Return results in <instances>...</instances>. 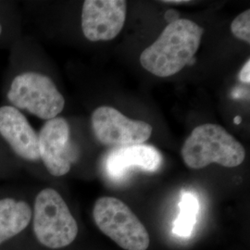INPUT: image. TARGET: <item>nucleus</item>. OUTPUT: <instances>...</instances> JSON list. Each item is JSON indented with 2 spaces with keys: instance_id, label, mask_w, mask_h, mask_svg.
I'll list each match as a JSON object with an SVG mask.
<instances>
[{
  "instance_id": "f257e3e1",
  "label": "nucleus",
  "mask_w": 250,
  "mask_h": 250,
  "mask_svg": "<svg viewBox=\"0 0 250 250\" xmlns=\"http://www.w3.org/2000/svg\"><path fill=\"white\" fill-rule=\"evenodd\" d=\"M204 34L202 27L188 19L172 21L140 56L144 68L158 77H169L194 62Z\"/></svg>"
},
{
  "instance_id": "f03ea898",
  "label": "nucleus",
  "mask_w": 250,
  "mask_h": 250,
  "mask_svg": "<svg viewBox=\"0 0 250 250\" xmlns=\"http://www.w3.org/2000/svg\"><path fill=\"white\" fill-rule=\"evenodd\" d=\"M182 158L190 169L199 170L211 163L234 168L246 159V150L232 134L214 124L196 127L181 149Z\"/></svg>"
},
{
  "instance_id": "7ed1b4c3",
  "label": "nucleus",
  "mask_w": 250,
  "mask_h": 250,
  "mask_svg": "<svg viewBox=\"0 0 250 250\" xmlns=\"http://www.w3.org/2000/svg\"><path fill=\"white\" fill-rule=\"evenodd\" d=\"M34 231L37 240L52 250L68 247L75 240L78 225L55 189L45 188L36 196Z\"/></svg>"
},
{
  "instance_id": "20e7f679",
  "label": "nucleus",
  "mask_w": 250,
  "mask_h": 250,
  "mask_svg": "<svg viewBox=\"0 0 250 250\" xmlns=\"http://www.w3.org/2000/svg\"><path fill=\"white\" fill-rule=\"evenodd\" d=\"M93 218L99 230L125 250H146L149 234L133 210L116 197L99 198Z\"/></svg>"
},
{
  "instance_id": "39448f33",
  "label": "nucleus",
  "mask_w": 250,
  "mask_h": 250,
  "mask_svg": "<svg viewBox=\"0 0 250 250\" xmlns=\"http://www.w3.org/2000/svg\"><path fill=\"white\" fill-rule=\"evenodd\" d=\"M8 99L17 109L46 121L58 116L65 106V99L53 81L35 72H22L13 79Z\"/></svg>"
},
{
  "instance_id": "423d86ee",
  "label": "nucleus",
  "mask_w": 250,
  "mask_h": 250,
  "mask_svg": "<svg viewBox=\"0 0 250 250\" xmlns=\"http://www.w3.org/2000/svg\"><path fill=\"white\" fill-rule=\"evenodd\" d=\"M91 125L99 143L112 149L142 145L149 139L153 130L147 123L129 119L116 108L107 106L94 110Z\"/></svg>"
},
{
  "instance_id": "0eeeda50",
  "label": "nucleus",
  "mask_w": 250,
  "mask_h": 250,
  "mask_svg": "<svg viewBox=\"0 0 250 250\" xmlns=\"http://www.w3.org/2000/svg\"><path fill=\"white\" fill-rule=\"evenodd\" d=\"M40 160L54 176L67 174L76 159L71 144V130L68 122L61 117L46 121L38 134Z\"/></svg>"
},
{
  "instance_id": "6e6552de",
  "label": "nucleus",
  "mask_w": 250,
  "mask_h": 250,
  "mask_svg": "<svg viewBox=\"0 0 250 250\" xmlns=\"http://www.w3.org/2000/svg\"><path fill=\"white\" fill-rule=\"evenodd\" d=\"M126 13L125 0H85L82 10L83 34L91 42L112 40L123 30Z\"/></svg>"
},
{
  "instance_id": "1a4fd4ad",
  "label": "nucleus",
  "mask_w": 250,
  "mask_h": 250,
  "mask_svg": "<svg viewBox=\"0 0 250 250\" xmlns=\"http://www.w3.org/2000/svg\"><path fill=\"white\" fill-rule=\"evenodd\" d=\"M0 134L21 159L28 161L40 160L38 135L16 107H0Z\"/></svg>"
},
{
  "instance_id": "9d476101",
  "label": "nucleus",
  "mask_w": 250,
  "mask_h": 250,
  "mask_svg": "<svg viewBox=\"0 0 250 250\" xmlns=\"http://www.w3.org/2000/svg\"><path fill=\"white\" fill-rule=\"evenodd\" d=\"M161 163L162 156L156 147L136 145L111 149L105 158L104 167L109 178L120 181L126 177L129 170L140 169L156 171Z\"/></svg>"
},
{
  "instance_id": "9b49d317",
  "label": "nucleus",
  "mask_w": 250,
  "mask_h": 250,
  "mask_svg": "<svg viewBox=\"0 0 250 250\" xmlns=\"http://www.w3.org/2000/svg\"><path fill=\"white\" fill-rule=\"evenodd\" d=\"M32 209L24 201L0 199V245L22 232L32 219Z\"/></svg>"
},
{
  "instance_id": "f8f14e48",
  "label": "nucleus",
  "mask_w": 250,
  "mask_h": 250,
  "mask_svg": "<svg viewBox=\"0 0 250 250\" xmlns=\"http://www.w3.org/2000/svg\"><path fill=\"white\" fill-rule=\"evenodd\" d=\"M180 213L173 224L172 232L181 237H188L193 232L197 221L199 204L197 197L190 192H183L179 204Z\"/></svg>"
},
{
  "instance_id": "ddd939ff",
  "label": "nucleus",
  "mask_w": 250,
  "mask_h": 250,
  "mask_svg": "<svg viewBox=\"0 0 250 250\" xmlns=\"http://www.w3.org/2000/svg\"><path fill=\"white\" fill-rule=\"evenodd\" d=\"M232 36L248 44L250 43V10L247 9L232 21L231 24Z\"/></svg>"
},
{
  "instance_id": "4468645a",
  "label": "nucleus",
  "mask_w": 250,
  "mask_h": 250,
  "mask_svg": "<svg viewBox=\"0 0 250 250\" xmlns=\"http://www.w3.org/2000/svg\"><path fill=\"white\" fill-rule=\"evenodd\" d=\"M239 79L245 83H250V61L248 60V62L245 63V65L242 68L241 72L239 73Z\"/></svg>"
},
{
  "instance_id": "2eb2a0df",
  "label": "nucleus",
  "mask_w": 250,
  "mask_h": 250,
  "mask_svg": "<svg viewBox=\"0 0 250 250\" xmlns=\"http://www.w3.org/2000/svg\"><path fill=\"white\" fill-rule=\"evenodd\" d=\"M162 2H164V3H170V4H175V3H187V2H189L188 0H177V1H175V0H166V1H162Z\"/></svg>"
},
{
  "instance_id": "dca6fc26",
  "label": "nucleus",
  "mask_w": 250,
  "mask_h": 250,
  "mask_svg": "<svg viewBox=\"0 0 250 250\" xmlns=\"http://www.w3.org/2000/svg\"><path fill=\"white\" fill-rule=\"evenodd\" d=\"M241 117L236 116L234 118V120H233V122H234V124L235 125H239V124H241Z\"/></svg>"
},
{
  "instance_id": "f3484780",
  "label": "nucleus",
  "mask_w": 250,
  "mask_h": 250,
  "mask_svg": "<svg viewBox=\"0 0 250 250\" xmlns=\"http://www.w3.org/2000/svg\"><path fill=\"white\" fill-rule=\"evenodd\" d=\"M1 33H2V25H1V23H0V35H1Z\"/></svg>"
}]
</instances>
